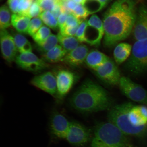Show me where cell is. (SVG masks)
Wrapping results in <instances>:
<instances>
[{
	"instance_id": "obj_26",
	"label": "cell",
	"mask_w": 147,
	"mask_h": 147,
	"mask_svg": "<svg viewBox=\"0 0 147 147\" xmlns=\"http://www.w3.org/2000/svg\"><path fill=\"white\" fill-rule=\"evenodd\" d=\"M39 17L47 27L51 29L56 30L59 27L57 20L51 12H42Z\"/></svg>"
},
{
	"instance_id": "obj_43",
	"label": "cell",
	"mask_w": 147,
	"mask_h": 147,
	"mask_svg": "<svg viewBox=\"0 0 147 147\" xmlns=\"http://www.w3.org/2000/svg\"><path fill=\"white\" fill-rule=\"evenodd\" d=\"M137 1H143V0H137Z\"/></svg>"
},
{
	"instance_id": "obj_33",
	"label": "cell",
	"mask_w": 147,
	"mask_h": 147,
	"mask_svg": "<svg viewBox=\"0 0 147 147\" xmlns=\"http://www.w3.org/2000/svg\"><path fill=\"white\" fill-rule=\"evenodd\" d=\"M87 24L88 21L86 20L82 21L79 26L75 37L80 42H85V33Z\"/></svg>"
},
{
	"instance_id": "obj_30",
	"label": "cell",
	"mask_w": 147,
	"mask_h": 147,
	"mask_svg": "<svg viewBox=\"0 0 147 147\" xmlns=\"http://www.w3.org/2000/svg\"><path fill=\"white\" fill-rule=\"evenodd\" d=\"M41 8L42 12H51L59 0H35Z\"/></svg>"
},
{
	"instance_id": "obj_37",
	"label": "cell",
	"mask_w": 147,
	"mask_h": 147,
	"mask_svg": "<svg viewBox=\"0 0 147 147\" xmlns=\"http://www.w3.org/2000/svg\"><path fill=\"white\" fill-rule=\"evenodd\" d=\"M61 5V1L59 0L52 11L51 12L57 19H58L61 14L63 12Z\"/></svg>"
},
{
	"instance_id": "obj_44",
	"label": "cell",
	"mask_w": 147,
	"mask_h": 147,
	"mask_svg": "<svg viewBox=\"0 0 147 147\" xmlns=\"http://www.w3.org/2000/svg\"><path fill=\"white\" fill-rule=\"evenodd\" d=\"M61 1H68V0H61Z\"/></svg>"
},
{
	"instance_id": "obj_35",
	"label": "cell",
	"mask_w": 147,
	"mask_h": 147,
	"mask_svg": "<svg viewBox=\"0 0 147 147\" xmlns=\"http://www.w3.org/2000/svg\"><path fill=\"white\" fill-rule=\"evenodd\" d=\"M79 26H64L62 28L60 29V33L61 34L64 36H75L77 31L78 30Z\"/></svg>"
},
{
	"instance_id": "obj_27",
	"label": "cell",
	"mask_w": 147,
	"mask_h": 147,
	"mask_svg": "<svg viewBox=\"0 0 147 147\" xmlns=\"http://www.w3.org/2000/svg\"><path fill=\"white\" fill-rule=\"evenodd\" d=\"M82 5L90 14L98 12L104 8L98 0H84Z\"/></svg>"
},
{
	"instance_id": "obj_12",
	"label": "cell",
	"mask_w": 147,
	"mask_h": 147,
	"mask_svg": "<svg viewBox=\"0 0 147 147\" xmlns=\"http://www.w3.org/2000/svg\"><path fill=\"white\" fill-rule=\"evenodd\" d=\"M70 123L67 118L59 112L53 111L49 123L51 136L55 139H65L69 131Z\"/></svg>"
},
{
	"instance_id": "obj_10",
	"label": "cell",
	"mask_w": 147,
	"mask_h": 147,
	"mask_svg": "<svg viewBox=\"0 0 147 147\" xmlns=\"http://www.w3.org/2000/svg\"><path fill=\"white\" fill-rule=\"evenodd\" d=\"M54 74L56 80V96L59 100H62L72 88L76 76L72 71L64 69L58 70Z\"/></svg>"
},
{
	"instance_id": "obj_23",
	"label": "cell",
	"mask_w": 147,
	"mask_h": 147,
	"mask_svg": "<svg viewBox=\"0 0 147 147\" xmlns=\"http://www.w3.org/2000/svg\"><path fill=\"white\" fill-rule=\"evenodd\" d=\"M59 43L67 53L76 48L80 45V42L74 36L63 35L59 32L57 35Z\"/></svg>"
},
{
	"instance_id": "obj_40",
	"label": "cell",
	"mask_w": 147,
	"mask_h": 147,
	"mask_svg": "<svg viewBox=\"0 0 147 147\" xmlns=\"http://www.w3.org/2000/svg\"><path fill=\"white\" fill-rule=\"evenodd\" d=\"M98 1L100 2V3H102L103 6L104 7L108 4V3H109L110 0H98Z\"/></svg>"
},
{
	"instance_id": "obj_21",
	"label": "cell",
	"mask_w": 147,
	"mask_h": 147,
	"mask_svg": "<svg viewBox=\"0 0 147 147\" xmlns=\"http://www.w3.org/2000/svg\"><path fill=\"white\" fill-rule=\"evenodd\" d=\"M12 16V25L18 32L21 34H28L31 18L18 14H13Z\"/></svg>"
},
{
	"instance_id": "obj_24",
	"label": "cell",
	"mask_w": 147,
	"mask_h": 147,
	"mask_svg": "<svg viewBox=\"0 0 147 147\" xmlns=\"http://www.w3.org/2000/svg\"><path fill=\"white\" fill-rule=\"evenodd\" d=\"M59 43L57 36L51 34L47 39L41 43L36 44V48L42 55L45 54L56 47Z\"/></svg>"
},
{
	"instance_id": "obj_9",
	"label": "cell",
	"mask_w": 147,
	"mask_h": 147,
	"mask_svg": "<svg viewBox=\"0 0 147 147\" xmlns=\"http://www.w3.org/2000/svg\"><path fill=\"white\" fill-rule=\"evenodd\" d=\"M91 136L90 131L85 126L73 121L70 123L69 131L65 139L74 146H81L89 142Z\"/></svg>"
},
{
	"instance_id": "obj_6",
	"label": "cell",
	"mask_w": 147,
	"mask_h": 147,
	"mask_svg": "<svg viewBox=\"0 0 147 147\" xmlns=\"http://www.w3.org/2000/svg\"><path fill=\"white\" fill-rule=\"evenodd\" d=\"M122 92L134 102L147 106V91L129 77L122 76L119 84Z\"/></svg>"
},
{
	"instance_id": "obj_38",
	"label": "cell",
	"mask_w": 147,
	"mask_h": 147,
	"mask_svg": "<svg viewBox=\"0 0 147 147\" xmlns=\"http://www.w3.org/2000/svg\"><path fill=\"white\" fill-rule=\"evenodd\" d=\"M20 0H8L9 8L13 14H18V7Z\"/></svg>"
},
{
	"instance_id": "obj_39",
	"label": "cell",
	"mask_w": 147,
	"mask_h": 147,
	"mask_svg": "<svg viewBox=\"0 0 147 147\" xmlns=\"http://www.w3.org/2000/svg\"><path fill=\"white\" fill-rule=\"evenodd\" d=\"M69 14L67 13L63 12L59 16L57 21L58 27L60 29L62 28L65 25Z\"/></svg>"
},
{
	"instance_id": "obj_20",
	"label": "cell",
	"mask_w": 147,
	"mask_h": 147,
	"mask_svg": "<svg viewBox=\"0 0 147 147\" xmlns=\"http://www.w3.org/2000/svg\"><path fill=\"white\" fill-rule=\"evenodd\" d=\"M67 52L61 46L57 45L50 51L42 55V59L47 63L61 62Z\"/></svg>"
},
{
	"instance_id": "obj_8",
	"label": "cell",
	"mask_w": 147,
	"mask_h": 147,
	"mask_svg": "<svg viewBox=\"0 0 147 147\" xmlns=\"http://www.w3.org/2000/svg\"><path fill=\"white\" fill-rule=\"evenodd\" d=\"M117 65L110 58L103 65L94 71L105 83L111 86L119 85L122 76Z\"/></svg>"
},
{
	"instance_id": "obj_4",
	"label": "cell",
	"mask_w": 147,
	"mask_h": 147,
	"mask_svg": "<svg viewBox=\"0 0 147 147\" xmlns=\"http://www.w3.org/2000/svg\"><path fill=\"white\" fill-rule=\"evenodd\" d=\"M133 104L127 102L112 107L107 115L108 122L116 126L125 135L139 138L147 136V125L136 127L128 119L129 111Z\"/></svg>"
},
{
	"instance_id": "obj_13",
	"label": "cell",
	"mask_w": 147,
	"mask_h": 147,
	"mask_svg": "<svg viewBox=\"0 0 147 147\" xmlns=\"http://www.w3.org/2000/svg\"><path fill=\"white\" fill-rule=\"evenodd\" d=\"M0 42L3 58L9 64L15 61L18 51L13 36L6 29H1Z\"/></svg>"
},
{
	"instance_id": "obj_2",
	"label": "cell",
	"mask_w": 147,
	"mask_h": 147,
	"mask_svg": "<svg viewBox=\"0 0 147 147\" xmlns=\"http://www.w3.org/2000/svg\"><path fill=\"white\" fill-rule=\"evenodd\" d=\"M71 107L83 113L109 110L113 101L105 89L91 79H87L75 91L69 100Z\"/></svg>"
},
{
	"instance_id": "obj_28",
	"label": "cell",
	"mask_w": 147,
	"mask_h": 147,
	"mask_svg": "<svg viewBox=\"0 0 147 147\" xmlns=\"http://www.w3.org/2000/svg\"><path fill=\"white\" fill-rule=\"evenodd\" d=\"M51 34L50 29L47 26L43 25L32 38L36 44L40 43L47 40Z\"/></svg>"
},
{
	"instance_id": "obj_25",
	"label": "cell",
	"mask_w": 147,
	"mask_h": 147,
	"mask_svg": "<svg viewBox=\"0 0 147 147\" xmlns=\"http://www.w3.org/2000/svg\"><path fill=\"white\" fill-rule=\"evenodd\" d=\"M11 11L8 7L3 5L0 9V27L1 29H6L12 24Z\"/></svg>"
},
{
	"instance_id": "obj_7",
	"label": "cell",
	"mask_w": 147,
	"mask_h": 147,
	"mask_svg": "<svg viewBox=\"0 0 147 147\" xmlns=\"http://www.w3.org/2000/svg\"><path fill=\"white\" fill-rule=\"evenodd\" d=\"M15 62L20 68L33 73L41 72L49 67L48 63L32 52L20 53Z\"/></svg>"
},
{
	"instance_id": "obj_1",
	"label": "cell",
	"mask_w": 147,
	"mask_h": 147,
	"mask_svg": "<svg viewBox=\"0 0 147 147\" xmlns=\"http://www.w3.org/2000/svg\"><path fill=\"white\" fill-rule=\"evenodd\" d=\"M133 0H115L104 15V44L111 47L126 39L133 31L136 18Z\"/></svg>"
},
{
	"instance_id": "obj_22",
	"label": "cell",
	"mask_w": 147,
	"mask_h": 147,
	"mask_svg": "<svg viewBox=\"0 0 147 147\" xmlns=\"http://www.w3.org/2000/svg\"><path fill=\"white\" fill-rule=\"evenodd\" d=\"M12 36L18 52L20 53L32 52V45L25 36L18 32L13 33Z\"/></svg>"
},
{
	"instance_id": "obj_15",
	"label": "cell",
	"mask_w": 147,
	"mask_h": 147,
	"mask_svg": "<svg viewBox=\"0 0 147 147\" xmlns=\"http://www.w3.org/2000/svg\"><path fill=\"white\" fill-rule=\"evenodd\" d=\"M134 39L136 41L147 38V5L141 4L137 12L133 29Z\"/></svg>"
},
{
	"instance_id": "obj_36",
	"label": "cell",
	"mask_w": 147,
	"mask_h": 147,
	"mask_svg": "<svg viewBox=\"0 0 147 147\" xmlns=\"http://www.w3.org/2000/svg\"><path fill=\"white\" fill-rule=\"evenodd\" d=\"M82 21H80L72 13L68 15L65 26H76L80 25ZM63 28V27H62Z\"/></svg>"
},
{
	"instance_id": "obj_3",
	"label": "cell",
	"mask_w": 147,
	"mask_h": 147,
	"mask_svg": "<svg viewBox=\"0 0 147 147\" xmlns=\"http://www.w3.org/2000/svg\"><path fill=\"white\" fill-rule=\"evenodd\" d=\"M125 136L111 123H99L90 147H125L130 143Z\"/></svg>"
},
{
	"instance_id": "obj_14",
	"label": "cell",
	"mask_w": 147,
	"mask_h": 147,
	"mask_svg": "<svg viewBox=\"0 0 147 147\" xmlns=\"http://www.w3.org/2000/svg\"><path fill=\"white\" fill-rule=\"evenodd\" d=\"M33 86L53 96L56 95L57 83L56 76L54 73L47 71L36 75L31 80Z\"/></svg>"
},
{
	"instance_id": "obj_34",
	"label": "cell",
	"mask_w": 147,
	"mask_h": 147,
	"mask_svg": "<svg viewBox=\"0 0 147 147\" xmlns=\"http://www.w3.org/2000/svg\"><path fill=\"white\" fill-rule=\"evenodd\" d=\"M42 12L39 5L35 0L29 9L27 16L30 18H36L39 16Z\"/></svg>"
},
{
	"instance_id": "obj_11",
	"label": "cell",
	"mask_w": 147,
	"mask_h": 147,
	"mask_svg": "<svg viewBox=\"0 0 147 147\" xmlns=\"http://www.w3.org/2000/svg\"><path fill=\"white\" fill-rule=\"evenodd\" d=\"M104 34L103 24L96 14H93L88 21L85 33V42L92 45H100Z\"/></svg>"
},
{
	"instance_id": "obj_41",
	"label": "cell",
	"mask_w": 147,
	"mask_h": 147,
	"mask_svg": "<svg viewBox=\"0 0 147 147\" xmlns=\"http://www.w3.org/2000/svg\"><path fill=\"white\" fill-rule=\"evenodd\" d=\"M73 1L77 3H78V4H82L84 0H73Z\"/></svg>"
},
{
	"instance_id": "obj_18",
	"label": "cell",
	"mask_w": 147,
	"mask_h": 147,
	"mask_svg": "<svg viewBox=\"0 0 147 147\" xmlns=\"http://www.w3.org/2000/svg\"><path fill=\"white\" fill-rule=\"evenodd\" d=\"M109 59L99 51L92 50L88 53L85 62L88 67L94 71L103 65Z\"/></svg>"
},
{
	"instance_id": "obj_17",
	"label": "cell",
	"mask_w": 147,
	"mask_h": 147,
	"mask_svg": "<svg viewBox=\"0 0 147 147\" xmlns=\"http://www.w3.org/2000/svg\"><path fill=\"white\" fill-rule=\"evenodd\" d=\"M128 119L131 124L136 127L147 125V106L133 104L129 111Z\"/></svg>"
},
{
	"instance_id": "obj_42",
	"label": "cell",
	"mask_w": 147,
	"mask_h": 147,
	"mask_svg": "<svg viewBox=\"0 0 147 147\" xmlns=\"http://www.w3.org/2000/svg\"><path fill=\"white\" fill-rule=\"evenodd\" d=\"M125 147H133V146H131V145L129 143V144H128L127 146H126Z\"/></svg>"
},
{
	"instance_id": "obj_31",
	"label": "cell",
	"mask_w": 147,
	"mask_h": 147,
	"mask_svg": "<svg viewBox=\"0 0 147 147\" xmlns=\"http://www.w3.org/2000/svg\"><path fill=\"white\" fill-rule=\"evenodd\" d=\"M34 1V0H20L18 14L27 16L29 9Z\"/></svg>"
},
{
	"instance_id": "obj_29",
	"label": "cell",
	"mask_w": 147,
	"mask_h": 147,
	"mask_svg": "<svg viewBox=\"0 0 147 147\" xmlns=\"http://www.w3.org/2000/svg\"><path fill=\"white\" fill-rule=\"evenodd\" d=\"M43 26V22L39 17L33 18L29 23L28 34L32 37Z\"/></svg>"
},
{
	"instance_id": "obj_19",
	"label": "cell",
	"mask_w": 147,
	"mask_h": 147,
	"mask_svg": "<svg viewBox=\"0 0 147 147\" xmlns=\"http://www.w3.org/2000/svg\"><path fill=\"white\" fill-rule=\"evenodd\" d=\"M132 47L129 44L122 43L115 47L113 56L115 62L117 65H120L127 60L131 55Z\"/></svg>"
},
{
	"instance_id": "obj_5",
	"label": "cell",
	"mask_w": 147,
	"mask_h": 147,
	"mask_svg": "<svg viewBox=\"0 0 147 147\" xmlns=\"http://www.w3.org/2000/svg\"><path fill=\"white\" fill-rule=\"evenodd\" d=\"M123 69L128 74L134 77L141 76L147 72V38L135 42Z\"/></svg>"
},
{
	"instance_id": "obj_16",
	"label": "cell",
	"mask_w": 147,
	"mask_h": 147,
	"mask_svg": "<svg viewBox=\"0 0 147 147\" xmlns=\"http://www.w3.org/2000/svg\"><path fill=\"white\" fill-rule=\"evenodd\" d=\"M89 52V49L87 46L80 45L76 48L68 53L61 62L70 67H78L85 62Z\"/></svg>"
},
{
	"instance_id": "obj_32",
	"label": "cell",
	"mask_w": 147,
	"mask_h": 147,
	"mask_svg": "<svg viewBox=\"0 0 147 147\" xmlns=\"http://www.w3.org/2000/svg\"><path fill=\"white\" fill-rule=\"evenodd\" d=\"M71 13L81 21L86 20V18L90 14L83 5L81 4H78V6Z\"/></svg>"
}]
</instances>
